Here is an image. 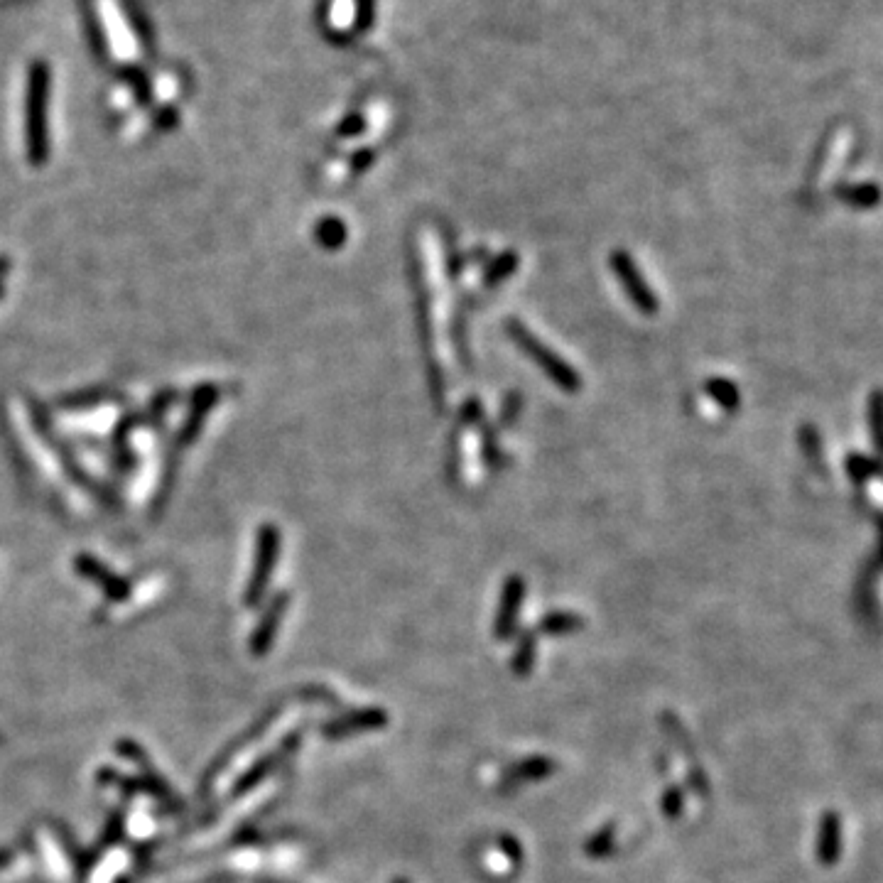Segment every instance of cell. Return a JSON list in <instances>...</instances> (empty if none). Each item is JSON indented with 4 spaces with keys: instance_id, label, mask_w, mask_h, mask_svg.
<instances>
[{
    "instance_id": "52a82bcc",
    "label": "cell",
    "mask_w": 883,
    "mask_h": 883,
    "mask_svg": "<svg viewBox=\"0 0 883 883\" xmlns=\"http://www.w3.org/2000/svg\"><path fill=\"white\" fill-rule=\"evenodd\" d=\"M314 236H317V243L322 248H327V251H339V248L346 243V238H349V229H346L344 221L337 219V216H324V219L317 224Z\"/></svg>"
},
{
    "instance_id": "5b68a950",
    "label": "cell",
    "mask_w": 883,
    "mask_h": 883,
    "mask_svg": "<svg viewBox=\"0 0 883 883\" xmlns=\"http://www.w3.org/2000/svg\"><path fill=\"white\" fill-rule=\"evenodd\" d=\"M523 597H525L523 577L513 574V577H508L506 584H503L501 601H498V614L494 624V633L498 641H506V638H511L513 631H516Z\"/></svg>"
},
{
    "instance_id": "4fadbf2b",
    "label": "cell",
    "mask_w": 883,
    "mask_h": 883,
    "mask_svg": "<svg viewBox=\"0 0 883 883\" xmlns=\"http://www.w3.org/2000/svg\"><path fill=\"white\" fill-rule=\"evenodd\" d=\"M376 25V0H354L356 32H368Z\"/></svg>"
},
{
    "instance_id": "2e32d148",
    "label": "cell",
    "mask_w": 883,
    "mask_h": 883,
    "mask_svg": "<svg viewBox=\"0 0 883 883\" xmlns=\"http://www.w3.org/2000/svg\"><path fill=\"white\" fill-rule=\"evenodd\" d=\"M373 162H376V153H373V150L364 148V150H359V153H354V157H351V170H354V172H366L368 167L373 165Z\"/></svg>"
},
{
    "instance_id": "ac0fdd59",
    "label": "cell",
    "mask_w": 883,
    "mask_h": 883,
    "mask_svg": "<svg viewBox=\"0 0 883 883\" xmlns=\"http://www.w3.org/2000/svg\"><path fill=\"white\" fill-rule=\"evenodd\" d=\"M611 842H614V827H606V830H601V834L597 839H594L592 844H599V857L601 854H606V849H611Z\"/></svg>"
},
{
    "instance_id": "5bb4252c",
    "label": "cell",
    "mask_w": 883,
    "mask_h": 883,
    "mask_svg": "<svg viewBox=\"0 0 883 883\" xmlns=\"http://www.w3.org/2000/svg\"><path fill=\"white\" fill-rule=\"evenodd\" d=\"M364 130H366V118L361 116V113H351V116H346L344 121H341L337 133L341 138H356V135H361Z\"/></svg>"
},
{
    "instance_id": "6da1fadb",
    "label": "cell",
    "mask_w": 883,
    "mask_h": 883,
    "mask_svg": "<svg viewBox=\"0 0 883 883\" xmlns=\"http://www.w3.org/2000/svg\"><path fill=\"white\" fill-rule=\"evenodd\" d=\"M47 106H50V69L45 62H35L27 77V155L32 165H45L50 155V128H47Z\"/></svg>"
},
{
    "instance_id": "277c9868",
    "label": "cell",
    "mask_w": 883,
    "mask_h": 883,
    "mask_svg": "<svg viewBox=\"0 0 883 883\" xmlns=\"http://www.w3.org/2000/svg\"><path fill=\"white\" fill-rule=\"evenodd\" d=\"M280 555V530L275 525H263L258 533V560L253 570L251 589H248V601H258L268 587L270 574L275 570V562Z\"/></svg>"
},
{
    "instance_id": "7a4b0ae2",
    "label": "cell",
    "mask_w": 883,
    "mask_h": 883,
    "mask_svg": "<svg viewBox=\"0 0 883 883\" xmlns=\"http://www.w3.org/2000/svg\"><path fill=\"white\" fill-rule=\"evenodd\" d=\"M506 332H508V337L516 341L518 349L523 351V354L528 356V359L533 361V364L538 366L540 371H543L557 388L565 390V393H579V390H582L584 381H582V376H579L577 368H574L572 364H567V361L562 359L555 349H550L545 341H540L538 337H535V334L530 332L523 322H518V319H508Z\"/></svg>"
},
{
    "instance_id": "8992f818",
    "label": "cell",
    "mask_w": 883,
    "mask_h": 883,
    "mask_svg": "<svg viewBox=\"0 0 883 883\" xmlns=\"http://www.w3.org/2000/svg\"><path fill=\"white\" fill-rule=\"evenodd\" d=\"M388 717L383 709H364V712H356L344 717L337 722V729H332V734L344 736V734H359V731H371V729H383L386 727Z\"/></svg>"
},
{
    "instance_id": "ffe728a7",
    "label": "cell",
    "mask_w": 883,
    "mask_h": 883,
    "mask_svg": "<svg viewBox=\"0 0 883 883\" xmlns=\"http://www.w3.org/2000/svg\"><path fill=\"white\" fill-rule=\"evenodd\" d=\"M395 883H408V881H403V879H398V881H395Z\"/></svg>"
},
{
    "instance_id": "e0dca14e",
    "label": "cell",
    "mask_w": 883,
    "mask_h": 883,
    "mask_svg": "<svg viewBox=\"0 0 883 883\" xmlns=\"http://www.w3.org/2000/svg\"><path fill=\"white\" fill-rule=\"evenodd\" d=\"M520 403H523V400H520V395L518 393H511V398H508L506 405H503V415H501L503 425H511V422H516Z\"/></svg>"
},
{
    "instance_id": "30bf717a",
    "label": "cell",
    "mask_w": 883,
    "mask_h": 883,
    "mask_svg": "<svg viewBox=\"0 0 883 883\" xmlns=\"http://www.w3.org/2000/svg\"><path fill=\"white\" fill-rule=\"evenodd\" d=\"M552 766H555V763L547 761V758H533V761H523V763H520V766L516 768V771H511L506 778H503V783H501V785H508V783H525V780H538V778H545L547 773H552Z\"/></svg>"
},
{
    "instance_id": "ba28073f",
    "label": "cell",
    "mask_w": 883,
    "mask_h": 883,
    "mask_svg": "<svg viewBox=\"0 0 883 883\" xmlns=\"http://www.w3.org/2000/svg\"><path fill=\"white\" fill-rule=\"evenodd\" d=\"M518 263H520V258H518L516 251H503L501 256H496L489 265H486L484 285L486 287L501 285L503 280H508L513 273H516Z\"/></svg>"
},
{
    "instance_id": "9c48e42d",
    "label": "cell",
    "mask_w": 883,
    "mask_h": 883,
    "mask_svg": "<svg viewBox=\"0 0 883 883\" xmlns=\"http://www.w3.org/2000/svg\"><path fill=\"white\" fill-rule=\"evenodd\" d=\"M584 626L582 616L572 614V611H552L540 621V631L550 633V636H565V633H574Z\"/></svg>"
},
{
    "instance_id": "8fae6325",
    "label": "cell",
    "mask_w": 883,
    "mask_h": 883,
    "mask_svg": "<svg viewBox=\"0 0 883 883\" xmlns=\"http://www.w3.org/2000/svg\"><path fill=\"white\" fill-rule=\"evenodd\" d=\"M704 390L709 393V398L717 400L724 410H734L739 408V390L727 378H709L704 383Z\"/></svg>"
},
{
    "instance_id": "3957f363",
    "label": "cell",
    "mask_w": 883,
    "mask_h": 883,
    "mask_svg": "<svg viewBox=\"0 0 883 883\" xmlns=\"http://www.w3.org/2000/svg\"><path fill=\"white\" fill-rule=\"evenodd\" d=\"M609 265H611V270H614L619 285L624 287V292H626L628 300H631V305L636 307V310L641 314H646V317L658 314V310H660L658 295H655V290L650 287L648 280L643 278L641 268H638L631 253L616 248V251L611 253Z\"/></svg>"
},
{
    "instance_id": "9a60e30c",
    "label": "cell",
    "mask_w": 883,
    "mask_h": 883,
    "mask_svg": "<svg viewBox=\"0 0 883 883\" xmlns=\"http://www.w3.org/2000/svg\"><path fill=\"white\" fill-rule=\"evenodd\" d=\"M481 417H484V408H481L479 400H476V398L467 400V403H464V408H462V422H464V425H479Z\"/></svg>"
},
{
    "instance_id": "7c38bea8",
    "label": "cell",
    "mask_w": 883,
    "mask_h": 883,
    "mask_svg": "<svg viewBox=\"0 0 883 883\" xmlns=\"http://www.w3.org/2000/svg\"><path fill=\"white\" fill-rule=\"evenodd\" d=\"M533 660H535V636H523L518 643L516 655H513V673L518 677L528 675L533 670Z\"/></svg>"
},
{
    "instance_id": "d6986e66",
    "label": "cell",
    "mask_w": 883,
    "mask_h": 883,
    "mask_svg": "<svg viewBox=\"0 0 883 883\" xmlns=\"http://www.w3.org/2000/svg\"><path fill=\"white\" fill-rule=\"evenodd\" d=\"M677 812H680V795H677V790H673L670 793V805H665V815H677Z\"/></svg>"
}]
</instances>
